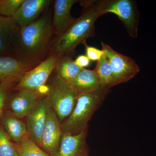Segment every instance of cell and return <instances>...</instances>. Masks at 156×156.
<instances>
[{"label":"cell","instance_id":"obj_1","mask_svg":"<svg viewBox=\"0 0 156 156\" xmlns=\"http://www.w3.org/2000/svg\"><path fill=\"white\" fill-rule=\"evenodd\" d=\"M54 33L49 15L39 17L30 24L20 27L16 42V56L30 69L50 56Z\"/></svg>","mask_w":156,"mask_h":156},{"label":"cell","instance_id":"obj_2","mask_svg":"<svg viewBox=\"0 0 156 156\" xmlns=\"http://www.w3.org/2000/svg\"><path fill=\"white\" fill-rule=\"evenodd\" d=\"M84 12L66 31L58 37L51 47L50 54L68 55L74 52L80 44L86 43L87 38L94 37L95 23L104 15L102 0L80 1Z\"/></svg>","mask_w":156,"mask_h":156},{"label":"cell","instance_id":"obj_3","mask_svg":"<svg viewBox=\"0 0 156 156\" xmlns=\"http://www.w3.org/2000/svg\"><path fill=\"white\" fill-rule=\"evenodd\" d=\"M108 90L101 88L91 93L78 94L72 113L61 123L62 133L77 134L87 129L88 122L105 99Z\"/></svg>","mask_w":156,"mask_h":156},{"label":"cell","instance_id":"obj_4","mask_svg":"<svg viewBox=\"0 0 156 156\" xmlns=\"http://www.w3.org/2000/svg\"><path fill=\"white\" fill-rule=\"evenodd\" d=\"M50 107L62 123L71 114L76 106L78 94L67 82L56 76L46 95Z\"/></svg>","mask_w":156,"mask_h":156},{"label":"cell","instance_id":"obj_5","mask_svg":"<svg viewBox=\"0 0 156 156\" xmlns=\"http://www.w3.org/2000/svg\"><path fill=\"white\" fill-rule=\"evenodd\" d=\"M104 14H115L132 38L138 36L139 12L136 2L132 0H102Z\"/></svg>","mask_w":156,"mask_h":156},{"label":"cell","instance_id":"obj_6","mask_svg":"<svg viewBox=\"0 0 156 156\" xmlns=\"http://www.w3.org/2000/svg\"><path fill=\"white\" fill-rule=\"evenodd\" d=\"M60 56L56 53L50 54L44 61L26 73L14 86V89L29 90L39 95V91L46 86V82L55 69Z\"/></svg>","mask_w":156,"mask_h":156},{"label":"cell","instance_id":"obj_7","mask_svg":"<svg viewBox=\"0 0 156 156\" xmlns=\"http://www.w3.org/2000/svg\"><path fill=\"white\" fill-rule=\"evenodd\" d=\"M101 44L111 66L115 86L127 83L139 72L140 69L134 59L118 53L103 42Z\"/></svg>","mask_w":156,"mask_h":156},{"label":"cell","instance_id":"obj_8","mask_svg":"<svg viewBox=\"0 0 156 156\" xmlns=\"http://www.w3.org/2000/svg\"><path fill=\"white\" fill-rule=\"evenodd\" d=\"M50 107L46 95L44 97L39 98L36 107L26 117V125L28 136L40 147Z\"/></svg>","mask_w":156,"mask_h":156},{"label":"cell","instance_id":"obj_9","mask_svg":"<svg viewBox=\"0 0 156 156\" xmlns=\"http://www.w3.org/2000/svg\"><path fill=\"white\" fill-rule=\"evenodd\" d=\"M62 132L61 123L50 107L48 110L47 122L42 136L40 147L51 156H57Z\"/></svg>","mask_w":156,"mask_h":156},{"label":"cell","instance_id":"obj_10","mask_svg":"<svg viewBox=\"0 0 156 156\" xmlns=\"http://www.w3.org/2000/svg\"><path fill=\"white\" fill-rule=\"evenodd\" d=\"M87 129L77 134L62 133L57 156H89L87 144Z\"/></svg>","mask_w":156,"mask_h":156},{"label":"cell","instance_id":"obj_11","mask_svg":"<svg viewBox=\"0 0 156 156\" xmlns=\"http://www.w3.org/2000/svg\"><path fill=\"white\" fill-rule=\"evenodd\" d=\"M50 2L49 0H24L11 17L16 25L24 27L37 19Z\"/></svg>","mask_w":156,"mask_h":156},{"label":"cell","instance_id":"obj_12","mask_svg":"<svg viewBox=\"0 0 156 156\" xmlns=\"http://www.w3.org/2000/svg\"><path fill=\"white\" fill-rule=\"evenodd\" d=\"M19 28L12 17L0 15V54L16 57L15 46Z\"/></svg>","mask_w":156,"mask_h":156},{"label":"cell","instance_id":"obj_13","mask_svg":"<svg viewBox=\"0 0 156 156\" xmlns=\"http://www.w3.org/2000/svg\"><path fill=\"white\" fill-rule=\"evenodd\" d=\"M77 0H56L54 3L52 25L54 34L58 37L65 32L74 21L71 10Z\"/></svg>","mask_w":156,"mask_h":156},{"label":"cell","instance_id":"obj_14","mask_svg":"<svg viewBox=\"0 0 156 156\" xmlns=\"http://www.w3.org/2000/svg\"><path fill=\"white\" fill-rule=\"evenodd\" d=\"M17 91L11 98L10 108L13 116L18 119H22L27 117L34 110L37 104L40 95L29 90Z\"/></svg>","mask_w":156,"mask_h":156},{"label":"cell","instance_id":"obj_15","mask_svg":"<svg viewBox=\"0 0 156 156\" xmlns=\"http://www.w3.org/2000/svg\"><path fill=\"white\" fill-rule=\"evenodd\" d=\"M31 70L19 58L14 56H0V82L7 80H20Z\"/></svg>","mask_w":156,"mask_h":156},{"label":"cell","instance_id":"obj_16","mask_svg":"<svg viewBox=\"0 0 156 156\" xmlns=\"http://www.w3.org/2000/svg\"><path fill=\"white\" fill-rule=\"evenodd\" d=\"M69 84L78 94L91 93L101 88L100 80L95 70L85 68L83 69Z\"/></svg>","mask_w":156,"mask_h":156},{"label":"cell","instance_id":"obj_17","mask_svg":"<svg viewBox=\"0 0 156 156\" xmlns=\"http://www.w3.org/2000/svg\"><path fill=\"white\" fill-rule=\"evenodd\" d=\"M83 69L79 67L69 56L63 55L58 57L55 69L56 76L69 83Z\"/></svg>","mask_w":156,"mask_h":156},{"label":"cell","instance_id":"obj_18","mask_svg":"<svg viewBox=\"0 0 156 156\" xmlns=\"http://www.w3.org/2000/svg\"><path fill=\"white\" fill-rule=\"evenodd\" d=\"M3 123L6 133L16 144L20 143L28 135L26 124L14 116H6Z\"/></svg>","mask_w":156,"mask_h":156},{"label":"cell","instance_id":"obj_19","mask_svg":"<svg viewBox=\"0 0 156 156\" xmlns=\"http://www.w3.org/2000/svg\"><path fill=\"white\" fill-rule=\"evenodd\" d=\"M94 70L100 80L101 88L109 89L111 87H114L113 75L111 66L105 54L97 61Z\"/></svg>","mask_w":156,"mask_h":156},{"label":"cell","instance_id":"obj_20","mask_svg":"<svg viewBox=\"0 0 156 156\" xmlns=\"http://www.w3.org/2000/svg\"><path fill=\"white\" fill-rule=\"evenodd\" d=\"M15 146L18 156H51L37 145L28 135Z\"/></svg>","mask_w":156,"mask_h":156},{"label":"cell","instance_id":"obj_21","mask_svg":"<svg viewBox=\"0 0 156 156\" xmlns=\"http://www.w3.org/2000/svg\"><path fill=\"white\" fill-rule=\"evenodd\" d=\"M0 156H18L15 144L3 128L0 127Z\"/></svg>","mask_w":156,"mask_h":156},{"label":"cell","instance_id":"obj_22","mask_svg":"<svg viewBox=\"0 0 156 156\" xmlns=\"http://www.w3.org/2000/svg\"><path fill=\"white\" fill-rule=\"evenodd\" d=\"M24 0H0V15L12 17Z\"/></svg>","mask_w":156,"mask_h":156},{"label":"cell","instance_id":"obj_23","mask_svg":"<svg viewBox=\"0 0 156 156\" xmlns=\"http://www.w3.org/2000/svg\"><path fill=\"white\" fill-rule=\"evenodd\" d=\"M19 81V80L12 79L3 81L0 83V116L10 90L14 84Z\"/></svg>","mask_w":156,"mask_h":156},{"label":"cell","instance_id":"obj_24","mask_svg":"<svg viewBox=\"0 0 156 156\" xmlns=\"http://www.w3.org/2000/svg\"><path fill=\"white\" fill-rule=\"evenodd\" d=\"M84 44L86 47V56L90 61H98L104 54L102 50H100L95 47L89 46L86 43Z\"/></svg>","mask_w":156,"mask_h":156},{"label":"cell","instance_id":"obj_25","mask_svg":"<svg viewBox=\"0 0 156 156\" xmlns=\"http://www.w3.org/2000/svg\"><path fill=\"white\" fill-rule=\"evenodd\" d=\"M74 61L76 64L81 68L88 67L90 63V59L85 55H79Z\"/></svg>","mask_w":156,"mask_h":156}]
</instances>
